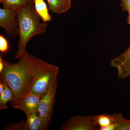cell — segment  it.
<instances>
[{"label":"cell","instance_id":"6","mask_svg":"<svg viewBox=\"0 0 130 130\" xmlns=\"http://www.w3.org/2000/svg\"><path fill=\"white\" fill-rule=\"evenodd\" d=\"M0 26L8 36L15 38L19 31L17 11L4 7L0 8Z\"/></svg>","mask_w":130,"mask_h":130},{"label":"cell","instance_id":"13","mask_svg":"<svg viewBox=\"0 0 130 130\" xmlns=\"http://www.w3.org/2000/svg\"><path fill=\"white\" fill-rule=\"evenodd\" d=\"M33 0H0L3 7L17 11L29 3Z\"/></svg>","mask_w":130,"mask_h":130},{"label":"cell","instance_id":"14","mask_svg":"<svg viewBox=\"0 0 130 130\" xmlns=\"http://www.w3.org/2000/svg\"><path fill=\"white\" fill-rule=\"evenodd\" d=\"M112 115L113 123L117 125L116 130H130V120L125 118L121 113Z\"/></svg>","mask_w":130,"mask_h":130},{"label":"cell","instance_id":"18","mask_svg":"<svg viewBox=\"0 0 130 130\" xmlns=\"http://www.w3.org/2000/svg\"><path fill=\"white\" fill-rule=\"evenodd\" d=\"M120 6L122 8L123 11H127L128 16L126 19L127 24L130 25V0H121Z\"/></svg>","mask_w":130,"mask_h":130},{"label":"cell","instance_id":"12","mask_svg":"<svg viewBox=\"0 0 130 130\" xmlns=\"http://www.w3.org/2000/svg\"><path fill=\"white\" fill-rule=\"evenodd\" d=\"M5 82V89L4 91L0 94V109H6L7 104L9 102H12L14 99L13 93L7 84Z\"/></svg>","mask_w":130,"mask_h":130},{"label":"cell","instance_id":"8","mask_svg":"<svg viewBox=\"0 0 130 130\" xmlns=\"http://www.w3.org/2000/svg\"><path fill=\"white\" fill-rule=\"evenodd\" d=\"M42 97L36 93H26L21 98L14 108L23 111L28 116L34 112H38L39 104Z\"/></svg>","mask_w":130,"mask_h":130},{"label":"cell","instance_id":"19","mask_svg":"<svg viewBox=\"0 0 130 130\" xmlns=\"http://www.w3.org/2000/svg\"><path fill=\"white\" fill-rule=\"evenodd\" d=\"M117 126V124L115 123H112L106 126L100 127L98 128V130H116Z\"/></svg>","mask_w":130,"mask_h":130},{"label":"cell","instance_id":"15","mask_svg":"<svg viewBox=\"0 0 130 130\" xmlns=\"http://www.w3.org/2000/svg\"><path fill=\"white\" fill-rule=\"evenodd\" d=\"M96 121L100 127L106 126L114 123L112 115L107 113L96 115Z\"/></svg>","mask_w":130,"mask_h":130},{"label":"cell","instance_id":"21","mask_svg":"<svg viewBox=\"0 0 130 130\" xmlns=\"http://www.w3.org/2000/svg\"><path fill=\"white\" fill-rule=\"evenodd\" d=\"M120 1H121V0H120Z\"/></svg>","mask_w":130,"mask_h":130},{"label":"cell","instance_id":"20","mask_svg":"<svg viewBox=\"0 0 130 130\" xmlns=\"http://www.w3.org/2000/svg\"><path fill=\"white\" fill-rule=\"evenodd\" d=\"M6 60L3 59L1 55H0V73H2L5 69Z\"/></svg>","mask_w":130,"mask_h":130},{"label":"cell","instance_id":"4","mask_svg":"<svg viewBox=\"0 0 130 130\" xmlns=\"http://www.w3.org/2000/svg\"><path fill=\"white\" fill-rule=\"evenodd\" d=\"M58 80L51 85L48 91L42 97L38 108V112L42 120V130H47L51 122L55 101Z\"/></svg>","mask_w":130,"mask_h":130},{"label":"cell","instance_id":"2","mask_svg":"<svg viewBox=\"0 0 130 130\" xmlns=\"http://www.w3.org/2000/svg\"><path fill=\"white\" fill-rule=\"evenodd\" d=\"M17 18L19 39L15 58L19 59L26 51V47L31 38L46 32L48 25L47 23L41 22V18L35 10L33 0L17 10Z\"/></svg>","mask_w":130,"mask_h":130},{"label":"cell","instance_id":"1","mask_svg":"<svg viewBox=\"0 0 130 130\" xmlns=\"http://www.w3.org/2000/svg\"><path fill=\"white\" fill-rule=\"evenodd\" d=\"M30 55L26 51L17 63L6 61L5 69L0 73V80L6 83L14 94V100L11 103L14 108L28 92L30 76Z\"/></svg>","mask_w":130,"mask_h":130},{"label":"cell","instance_id":"7","mask_svg":"<svg viewBox=\"0 0 130 130\" xmlns=\"http://www.w3.org/2000/svg\"><path fill=\"white\" fill-rule=\"evenodd\" d=\"M110 64L118 70V79L130 77V45L123 53L111 60Z\"/></svg>","mask_w":130,"mask_h":130},{"label":"cell","instance_id":"5","mask_svg":"<svg viewBox=\"0 0 130 130\" xmlns=\"http://www.w3.org/2000/svg\"><path fill=\"white\" fill-rule=\"evenodd\" d=\"M96 115L76 116L71 117L60 130H98Z\"/></svg>","mask_w":130,"mask_h":130},{"label":"cell","instance_id":"16","mask_svg":"<svg viewBox=\"0 0 130 130\" xmlns=\"http://www.w3.org/2000/svg\"><path fill=\"white\" fill-rule=\"evenodd\" d=\"M3 129L5 130H26V122L23 120L19 123H12L6 126Z\"/></svg>","mask_w":130,"mask_h":130},{"label":"cell","instance_id":"10","mask_svg":"<svg viewBox=\"0 0 130 130\" xmlns=\"http://www.w3.org/2000/svg\"><path fill=\"white\" fill-rule=\"evenodd\" d=\"M35 10L44 23L50 22L52 17L44 0H33Z\"/></svg>","mask_w":130,"mask_h":130},{"label":"cell","instance_id":"17","mask_svg":"<svg viewBox=\"0 0 130 130\" xmlns=\"http://www.w3.org/2000/svg\"><path fill=\"white\" fill-rule=\"evenodd\" d=\"M10 49L9 44L7 39L2 35H0V51L1 54H5Z\"/></svg>","mask_w":130,"mask_h":130},{"label":"cell","instance_id":"3","mask_svg":"<svg viewBox=\"0 0 130 130\" xmlns=\"http://www.w3.org/2000/svg\"><path fill=\"white\" fill-rule=\"evenodd\" d=\"M59 71L58 67L31 54L30 79L27 93H36L43 97L57 79Z\"/></svg>","mask_w":130,"mask_h":130},{"label":"cell","instance_id":"11","mask_svg":"<svg viewBox=\"0 0 130 130\" xmlns=\"http://www.w3.org/2000/svg\"><path fill=\"white\" fill-rule=\"evenodd\" d=\"M26 116V130H42V120L38 112H34Z\"/></svg>","mask_w":130,"mask_h":130},{"label":"cell","instance_id":"9","mask_svg":"<svg viewBox=\"0 0 130 130\" xmlns=\"http://www.w3.org/2000/svg\"><path fill=\"white\" fill-rule=\"evenodd\" d=\"M49 9L54 13L60 14L67 12L72 6V0H47Z\"/></svg>","mask_w":130,"mask_h":130}]
</instances>
